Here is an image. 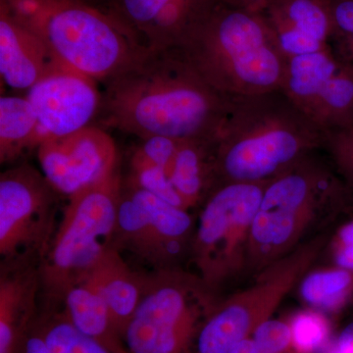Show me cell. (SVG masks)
<instances>
[{
	"label": "cell",
	"instance_id": "cell-1",
	"mask_svg": "<svg viewBox=\"0 0 353 353\" xmlns=\"http://www.w3.org/2000/svg\"><path fill=\"white\" fill-rule=\"evenodd\" d=\"M231 99L172 48L148 51L109 80L101 108L110 126L141 139L215 138Z\"/></svg>",
	"mask_w": 353,
	"mask_h": 353
},
{
	"label": "cell",
	"instance_id": "cell-2",
	"mask_svg": "<svg viewBox=\"0 0 353 353\" xmlns=\"http://www.w3.org/2000/svg\"><path fill=\"white\" fill-rule=\"evenodd\" d=\"M325 139L282 90L233 97L215 137L218 185L270 181Z\"/></svg>",
	"mask_w": 353,
	"mask_h": 353
},
{
	"label": "cell",
	"instance_id": "cell-3",
	"mask_svg": "<svg viewBox=\"0 0 353 353\" xmlns=\"http://www.w3.org/2000/svg\"><path fill=\"white\" fill-rule=\"evenodd\" d=\"M352 199L338 172L316 152L274 176L253 219L246 275L255 278L294 252L347 210Z\"/></svg>",
	"mask_w": 353,
	"mask_h": 353
},
{
	"label": "cell",
	"instance_id": "cell-4",
	"mask_svg": "<svg viewBox=\"0 0 353 353\" xmlns=\"http://www.w3.org/2000/svg\"><path fill=\"white\" fill-rule=\"evenodd\" d=\"M178 48L230 99L282 88L288 59L262 13L219 2Z\"/></svg>",
	"mask_w": 353,
	"mask_h": 353
},
{
	"label": "cell",
	"instance_id": "cell-5",
	"mask_svg": "<svg viewBox=\"0 0 353 353\" xmlns=\"http://www.w3.org/2000/svg\"><path fill=\"white\" fill-rule=\"evenodd\" d=\"M20 24L34 32L60 63L108 81L148 52L113 14L85 0H0Z\"/></svg>",
	"mask_w": 353,
	"mask_h": 353
},
{
	"label": "cell",
	"instance_id": "cell-6",
	"mask_svg": "<svg viewBox=\"0 0 353 353\" xmlns=\"http://www.w3.org/2000/svg\"><path fill=\"white\" fill-rule=\"evenodd\" d=\"M122 185L117 169L68 197L50 250L41 263V296L46 307L59 305L65 290L111 246Z\"/></svg>",
	"mask_w": 353,
	"mask_h": 353
},
{
	"label": "cell",
	"instance_id": "cell-7",
	"mask_svg": "<svg viewBox=\"0 0 353 353\" xmlns=\"http://www.w3.org/2000/svg\"><path fill=\"white\" fill-rule=\"evenodd\" d=\"M219 292L183 268L150 273L145 294L124 333L129 353H196L202 325Z\"/></svg>",
	"mask_w": 353,
	"mask_h": 353
},
{
	"label": "cell",
	"instance_id": "cell-8",
	"mask_svg": "<svg viewBox=\"0 0 353 353\" xmlns=\"http://www.w3.org/2000/svg\"><path fill=\"white\" fill-rule=\"evenodd\" d=\"M328 239V234H316L264 269L250 287L226 299L221 297L202 325L196 353H229L236 343L250 338L296 289L324 252Z\"/></svg>",
	"mask_w": 353,
	"mask_h": 353
},
{
	"label": "cell",
	"instance_id": "cell-9",
	"mask_svg": "<svg viewBox=\"0 0 353 353\" xmlns=\"http://www.w3.org/2000/svg\"><path fill=\"white\" fill-rule=\"evenodd\" d=\"M268 182L222 183L201 204L190 261L216 292L246 275L250 230Z\"/></svg>",
	"mask_w": 353,
	"mask_h": 353
},
{
	"label": "cell",
	"instance_id": "cell-10",
	"mask_svg": "<svg viewBox=\"0 0 353 353\" xmlns=\"http://www.w3.org/2000/svg\"><path fill=\"white\" fill-rule=\"evenodd\" d=\"M192 212L123 181L111 246L130 253L150 273L183 268L196 233Z\"/></svg>",
	"mask_w": 353,
	"mask_h": 353
},
{
	"label": "cell",
	"instance_id": "cell-11",
	"mask_svg": "<svg viewBox=\"0 0 353 353\" xmlns=\"http://www.w3.org/2000/svg\"><path fill=\"white\" fill-rule=\"evenodd\" d=\"M58 194L43 172L22 164L0 176V259L43 262L57 233Z\"/></svg>",
	"mask_w": 353,
	"mask_h": 353
},
{
	"label": "cell",
	"instance_id": "cell-12",
	"mask_svg": "<svg viewBox=\"0 0 353 353\" xmlns=\"http://www.w3.org/2000/svg\"><path fill=\"white\" fill-rule=\"evenodd\" d=\"M281 90L324 134L353 128V72L326 50L289 58Z\"/></svg>",
	"mask_w": 353,
	"mask_h": 353
},
{
	"label": "cell",
	"instance_id": "cell-13",
	"mask_svg": "<svg viewBox=\"0 0 353 353\" xmlns=\"http://www.w3.org/2000/svg\"><path fill=\"white\" fill-rule=\"evenodd\" d=\"M37 150L44 176L67 199L117 170L115 143L101 128L46 139Z\"/></svg>",
	"mask_w": 353,
	"mask_h": 353
},
{
	"label": "cell",
	"instance_id": "cell-14",
	"mask_svg": "<svg viewBox=\"0 0 353 353\" xmlns=\"http://www.w3.org/2000/svg\"><path fill=\"white\" fill-rule=\"evenodd\" d=\"M26 97L36 111L44 141L90 126L102 104L97 81L70 68L46 76Z\"/></svg>",
	"mask_w": 353,
	"mask_h": 353
},
{
	"label": "cell",
	"instance_id": "cell-15",
	"mask_svg": "<svg viewBox=\"0 0 353 353\" xmlns=\"http://www.w3.org/2000/svg\"><path fill=\"white\" fill-rule=\"evenodd\" d=\"M218 0H114L115 15L150 51L178 48Z\"/></svg>",
	"mask_w": 353,
	"mask_h": 353
},
{
	"label": "cell",
	"instance_id": "cell-16",
	"mask_svg": "<svg viewBox=\"0 0 353 353\" xmlns=\"http://www.w3.org/2000/svg\"><path fill=\"white\" fill-rule=\"evenodd\" d=\"M262 14L287 59L330 46L333 34L330 0H274Z\"/></svg>",
	"mask_w": 353,
	"mask_h": 353
},
{
	"label": "cell",
	"instance_id": "cell-17",
	"mask_svg": "<svg viewBox=\"0 0 353 353\" xmlns=\"http://www.w3.org/2000/svg\"><path fill=\"white\" fill-rule=\"evenodd\" d=\"M41 263L37 260L1 261L0 268V353H16L38 317Z\"/></svg>",
	"mask_w": 353,
	"mask_h": 353
},
{
	"label": "cell",
	"instance_id": "cell-18",
	"mask_svg": "<svg viewBox=\"0 0 353 353\" xmlns=\"http://www.w3.org/2000/svg\"><path fill=\"white\" fill-rule=\"evenodd\" d=\"M61 68L41 39L0 4V74L14 90H28Z\"/></svg>",
	"mask_w": 353,
	"mask_h": 353
},
{
	"label": "cell",
	"instance_id": "cell-19",
	"mask_svg": "<svg viewBox=\"0 0 353 353\" xmlns=\"http://www.w3.org/2000/svg\"><path fill=\"white\" fill-rule=\"evenodd\" d=\"M148 278L150 273L134 270L119 250L109 246L79 281H85L101 294L124 339L127 326L145 294Z\"/></svg>",
	"mask_w": 353,
	"mask_h": 353
},
{
	"label": "cell",
	"instance_id": "cell-20",
	"mask_svg": "<svg viewBox=\"0 0 353 353\" xmlns=\"http://www.w3.org/2000/svg\"><path fill=\"white\" fill-rule=\"evenodd\" d=\"M171 181L189 210L201 208L218 185L215 138L179 139Z\"/></svg>",
	"mask_w": 353,
	"mask_h": 353
},
{
	"label": "cell",
	"instance_id": "cell-21",
	"mask_svg": "<svg viewBox=\"0 0 353 353\" xmlns=\"http://www.w3.org/2000/svg\"><path fill=\"white\" fill-rule=\"evenodd\" d=\"M60 307L82 333L101 341L113 353H129L114 324L108 304L92 285L81 280L65 290Z\"/></svg>",
	"mask_w": 353,
	"mask_h": 353
},
{
	"label": "cell",
	"instance_id": "cell-22",
	"mask_svg": "<svg viewBox=\"0 0 353 353\" xmlns=\"http://www.w3.org/2000/svg\"><path fill=\"white\" fill-rule=\"evenodd\" d=\"M296 290L304 307L336 317L353 308V271L330 264L310 268Z\"/></svg>",
	"mask_w": 353,
	"mask_h": 353
},
{
	"label": "cell",
	"instance_id": "cell-23",
	"mask_svg": "<svg viewBox=\"0 0 353 353\" xmlns=\"http://www.w3.org/2000/svg\"><path fill=\"white\" fill-rule=\"evenodd\" d=\"M44 141L36 111L27 97L0 99V162L17 161Z\"/></svg>",
	"mask_w": 353,
	"mask_h": 353
},
{
	"label": "cell",
	"instance_id": "cell-24",
	"mask_svg": "<svg viewBox=\"0 0 353 353\" xmlns=\"http://www.w3.org/2000/svg\"><path fill=\"white\" fill-rule=\"evenodd\" d=\"M38 321L50 353H113L77 329L60 307H44Z\"/></svg>",
	"mask_w": 353,
	"mask_h": 353
},
{
	"label": "cell",
	"instance_id": "cell-25",
	"mask_svg": "<svg viewBox=\"0 0 353 353\" xmlns=\"http://www.w3.org/2000/svg\"><path fill=\"white\" fill-rule=\"evenodd\" d=\"M287 320L292 334V353H326L336 334L332 317L304 307Z\"/></svg>",
	"mask_w": 353,
	"mask_h": 353
},
{
	"label": "cell",
	"instance_id": "cell-26",
	"mask_svg": "<svg viewBox=\"0 0 353 353\" xmlns=\"http://www.w3.org/2000/svg\"><path fill=\"white\" fill-rule=\"evenodd\" d=\"M125 182L150 192L173 205L189 210L174 188L169 174L161 167L134 153H132L130 158L129 176Z\"/></svg>",
	"mask_w": 353,
	"mask_h": 353
},
{
	"label": "cell",
	"instance_id": "cell-27",
	"mask_svg": "<svg viewBox=\"0 0 353 353\" xmlns=\"http://www.w3.org/2000/svg\"><path fill=\"white\" fill-rule=\"evenodd\" d=\"M333 34L330 46L334 57L353 72V0H330Z\"/></svg>",
	"mask_w": 353,
	"mask_h": 353
},
{
	"label": "cell",
	"instance_id": "cell-28",
	"mask_svg": "<svg viewBox=\"0 0 353 353\" xmlns=\"http://www.w3.org/2000/svg\"><path fill=\"white\" fill-rule=\"evenodd\" d=\"M323 150L328 152L332 163L353 196V128L327 134Z\"/></svg>",
	"mask_w": 353,
	"mask_h": 353
},
{
	"label": "cell",
	"instance_id": "cell-29",
	"mask_svg": "<svg viewBox=\"0 0 353 353\" xmlns=\"http://www.w3.org/2000/svg\"><path fill=\"white\" fill-rule=\"evenodd\" d=\"M178 145V139L152 137L143 139L141 145H138L132 153L161 167L171 178V171L175 161Z\"/></svg>",
	"mask_w": 353,
	"mask_h": 353
},
{
	"label": "cell",
	"instance_id": "cell-30",
	"mask_svg": "<svg viewBox=\"0 0 353 353\" xmlns=\"http://www.w3.org/2000/svg\"><path fill=\"white\" fill-rule=\"evenodd\" d=\"M330 265L353 271V218L341 225L325 246Z\"/></svg>",
	"mask_w": 353,
	"mask_h": 353
},
{
	"label": "cell",
	"instance_id": "cell-31",
	"mask_svg": "<svg viewBox=\"0 0 353 353\" xmlns=\"http://www.w3.org/2000/svg\"><path fill=\"white\" fill-rule=\"evenodd\" d=\"M16 353H50L41 333L38 317L30 327Z\"/></svg>",
	"mask_w": 353,
	"mask_h": 353
},
{
	"label": "cell",
	"instance_id": "cell-32",
	"mask_svg": "<svg viewBox=\"0 0 353 353\" xmlns=\"http://www.w3.org/2000/svg\"><path fill=\"white\" fill-rule=\"evenodd\" d=\"M326 353H353V318L334 334Z\"/></svg>",
	"mask_w": 353,
	"mask_h": 353
},
{
	"label": "cell",
	"instance_id": "cell-33",
	"mask_svg": "<svg viewBox=\"0 0 353 353\" xmlns=\"http://www.w3.org/2000/svg\"><path fill=\"white\" fill-rule=\"evenodd\" d=\"M274 0H218L225 6L243 9L250 12L262 13Z\"/></svg>",
	"mask_w": 353,
	"mask_h": 353
},
{
	"label": "cell",
	"instance_id": "cell-34",
	"mask_svg": "<svg viewBox=\"0 0 353 353\" xmlns=\"http://www.w3.org/2000/svg\"><path fill=\"white\" fill-rule=\"evenodd\" d=\"M229 353H269L252 336L236 343Z\"/></svg>",
	"mask_w": 353,
	"mask_h": 353
},
{
	"label": "cell",
	"instance_id": "cell-35",
	"mask_svg": "<svg viewBox=\"0 0 353 353\" xmlns=\"http://www.w3.org/2000/svg\"></svg>",
	"mask_w": 353,
	"mask_h": 353
}]
</instances>
